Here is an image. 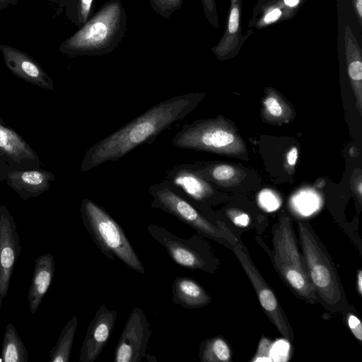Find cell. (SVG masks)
<instances>
[{"label":"cell","mask_w":362,"mask_h":362,"mask_svg":"<svg viewBox=\"0 0 362 362\" xmlns=\"http://www.w3.org/2000/svg\"><path fill=\"white\" fill-rule=\"evenodd\" d=\"M231 350L221 337L204 340L199 346V358L202 362H229Z\"/></svg>","instance_id":"cell-25"},{"label":"cell","mask_w":362,"mask_h":362,"mask_svg":"<svg viewBox=\"0 0 362 362\" xmlns=\"http://www.w3.org/2000/svg\"><path fill=\"white\" fill-rule=\"evenodd\" d=\"M242 0H230V11L226 32L218 44L212 48L219 59H226L238 48L240 42V18Z\"/></svg>","instance_id":"cell-22"},{"label":"cell","mask_w":362,"mask_h":362,"mask_svg":"<svg viewBox=\"0 0 362 362\" xmlns=\"http://www.w3.org/2000/svg\"><path fill=\"white\" fill-rule=\"evenodd\" d=\"M154 12L162 18L169 19L172 14L180 10L183 0H148Z\"/></svg>","instance_id":"cell-28"},{"label":"cell","mask_w":362,"mask_h":362,"mask_svg":"<svg viewBox=\"0 0 362 362\" xmlns=\"http://www.w3.org/2000/svg\"><path fill=\"white\" fill-rule=\"evenodd\" d=\"M117 316V311L102 305L91 320L82 344L80 362H94L106 346Z\"/></svg>","instance_id":"cell-12"},{"label":"cell","mask_w":362,"mask_h":362,"mask_svg":"<svg viewBox=\"0 0 362 362\" xmlns=\"http://www.w3.org/2000/svg\"><path fill=\"white\" fill-rule=\"evenodd\" d=\"M297 225L302 254L317 296L327 309L339 310L346 300L334 264L312 228L301 221Z\"/></svg>","instance_id":"cell-3"},{"label":"cell","mask_w":362,"mask_h":362,"mask_svg":"<svg viewBox=\"0 0 362 362\" xmlns=\"http://www.w3.org/2000/svg\"><path fill=\"white\" fill-rule=\"evenodd\" d=\"M1 360L4 362H28L29 354L18 332L12 323H8L4 334Z\"/></svg>","instance_id":"cell-23"},{"label":"cell","mask_w":362,"mask_h":362,"mask_svg":"<svg viewBox=\"0 0 362 362\" xmlns=\"http://www.w3.org/2000/svg\"><path fill=\"white\" fill-rule=\"evenodd\" d=\"M167 177L165 182L170 187L194 202H206L215 194L210 183L200 176L189 164L174 166L168 171Z\"/></svg>","instance_id":"cell-13"},{"label":"cell","mask_w":362,"mask_h":362,"mask_svg":"<svg viewBox=\"0 0 362 362\" xmlns=\"http://www.w3.org/2000/svg\"><path fill=\"white\" fill-rule=\"evenodd\" d=\"M151 237L162 245L177 265L205 272H213L215 260L204 239L197 235L181 238L163 226L151 223L146 228Z\"/></svg>","instance_id":"cell-8"},{"label":"cell","mask_w":362,"mask_h":362,"mask_svg":"<svg viewBox=\"0 0 362 362\" xmlns=\"http://www.w3.org/2000/svg\"><path fill=\"white\" fill-rule=\"evenodd\" d=\"M354 4L355 6L356 12L361 23L362 20V0H354Z\"/></svg>","instance_id":"cell-36"},{"label":"cell","mask_w":362,"mask_h":362,"mask_svg":"<svg viewBox=\"0 0 362 362\" xmlns=\"http://www.w3.org/2000/svg\"><path fill=\"white\" fill-rule=\"evenodd\" d=\"M0 124H3V122H2V120L0 118Z\"/></svg>","instance_id":"cell-41"},{"label":"cell","mask_w":362,"mask_h":362,"mask_svg":"<svg viewBox=\"0 0 362 362\" xmlns=\"http://www.w3.org/2000/svg\"><path fill=\"white\" fill-rule=\"evenodd\" d=\"M6 66L17 77L40 88L54 90L52 78L34 59L8 45H0Z\"/></svg>","instance_id":"cell-14"},{"label":"cell","mask_w":362,"mask_h":362,"mask_svg":"<svg viewBox=\"0 0 362 362\" xmlns=\"http://www.w3.org/2000/svg\"><path fill=\"white\" fill-rule=\"evenodd\" d=\"M3 176H4V173H2V166L0 163V179L2 180L3 178Z\"/></svg>","instance_id":"cell-40"},{"label":"cell","mask_w":362,"mask_h":362,"mask_svg":"<svg viewBox=\"0 0 362 362\" xmlns=\"http://www.w3.org/2000/svg\"><path fill=\"white\" fill-rule=\"evenodd\" d=\"M13 1H16V0H0V8L1 6H5L8 4H11L13 2Z\"/></svg>","instance_id":"cell-39"},{"label":"cell","mask_w":362,"mask_h":362,"mask_svg":"<svg viewBox=\"0 0 362 362\" xmlns=\"http://www.w3.org/2000/svg\"><path fill=\"white\" fill-rule=\"evenodd\" d=\"M356 288L357 291L360 296L362 295V271L358 270L356 279Z\"/></svg>","instance_id":"cell-37"},{"label":"cell","mask_w":362,"mask_h":362,"mask_svg":"<svg viewBox=\"0 0 362 362\" xmlns=\"http://www.w3.org/2000/svg\"><path fill=\"white\" fill-rule=\"evenodd\" d=\"M8 185L27 200L45 192L56 180L52 173L42 168L13 170L6 175Z\"/></svg>","instance_id":"cell-15"},{"label":"cell","mask_w":362,"mask_h":362,"mask_svg":"<svg viewBox=\"0 0 362 362\" xmlns=\"http://www.w3.org/2000/svg\"><path fill=\"white\" fill-rule=\"evenodd\" d=\"M55 270L54 257L45 253L35 259L31 284L28 293L29 310L34 315L49 290Z\"/></svg>","instance_id":"cell-16"},{"label":"cell","mask_w":362,"mask_h":362,"mask_svg":"<svg viewBox=\"0 0 362 362\" xmlns=\"http://www.w3.org/2000/svg\"><path fill=\"white\" fill-rule=\"evenodd\" d=\"M151 328L144 310L134 308L124 325L114 353L115 362L151 361L146 354Z\"/></svg>","instance_id":"cell-10"},{"label":"cell","mask_w":362,"mask_h":362,"mask_svg":"<svg viewBox=\"0 0 362 362\" xmlns=\"http://www.w3.org/2000/svg\"><path fill=\"white\" fill-rule=\"evenodd\" d=\"M286 5L293 7L296 6L298 3L299 0H284Z\"/></svg>","instance_id":"cell-38"},{"label":"cell","mask_w":362,"mask_h":362,"mask_svg":"<svg viewBox=\"0 0 362 362\" xmlns=\"http://www.w3.org/2000/svg\"><path fill=\"white\" fill-rule=\"evenodd\" d=\"M358 173L356 175V177L354 180L353 189L358 199V201L361 202L362 199V177L361 170L358 169Z\"/></svg>","instance_id":"cell-34"},{"label":"cell","mask_w":362,"mask_h":362,"mask_svg":"<svg viewBox=\"0 0 362 362\" xmlns=\"http://www.w3.org/2000/svg\"><path fill=\"white\" fill-rule=\"evenodd\" d=\"M127 26V15L122 2L109 0L61 44L59 50L74 57L108 54L122 42Z\"/></svg>","instance_id":"cell-2"},{"label":"cell","mask_w":362,"mask_h":362,"mask_svg":"<svg viewBox=\"0 0 362 362\" xmlns=\"http://www.w3.org/2000/svg\"><path fill=\"white\" fill-rule=\"evenodd\" d=\"M281 15V11L279 8H275L272 11L269 12L264 18V22L269 23L276 21Z\"/></svg>","instance_id":"cell-35"},{"label":"cell","mask_w":362,"mask_h":362,"mask_svg":"<svg viewBox=\"0 0 362 362\" xmlns=\"http://www.w3.org/2000/svg\"><path fill=\"white\" fill-rule=\"evenodd\" d=\"M320 204L318 194L311 190L299 192L291 200L293 210L303 216H309L315 212Z\"/></svg>","instance_id":"cell-27"},{"label":"cell","mask_w":362,"mask_h":362,"mask_svg":"<svg viewBox=\"0 0 362 362\" xmlns=\"http://www.w3.org/2000/svg\"><path fill=\"white\" fill-rule=\"evenodd\" d=\"M77 326L78 317L74 315L62 328L56 344L51 349L49 362L69 361Z\"/></svg>","instance_id":"cell-24"},{"label":"cell","mask_w":362,"mask_h":362,"mask_svg":"<svg viewBox=\"0 0 362 362\" xmlns=\"http://www.w3.org/2000/svg\"><path fill=\"white\" fill-rule=\"evenodd\" d=\"M95 0H63L67 18L78 28L92 16Z\"/></svg>","instance_id":"cell-26"},{"label":"cell","mask_w":362,"mask_h":362,"mask_svg":"<svg viewBox=\"0 0 362 362\" xmlns=\"http://www.w3.org/2000/svg\"><path fill=\"white\" fill-rule=\"evenodd\" d=\"M172 143L185 149L241 158L247 156L245 143L238 131L228 119L222 116L184 124L173 138Z\"/></svg>","instance_id":"cell-4"},{"label":"cell","mask_w":362,"mask_h":362,"mask_svg":"<svg viewBox=\"0 0 362 362\" xmlns=\"http://www.w3.org/2000/svg\"><path fill=\"white\" fill-rule=\"evenodd\" d=\"M0 153L18 164L40 165L35 151L16 132L0 124Z\"/></svg>","instance_id":"cell-17"},{"label":"cell","mask_w":362,"mask_h":362,"mask_svg":"<svg viewBox=\"0 0 362 362\" xmlns=\"http://www.w3.org/2000/svg\"><path fill=\"white\" fill-rule=\"evenodd\" d=\"M347 72L356 98V107L362 115V57L361 50L349 25L344 31Z\"/></svg>","instance_id":"cell-18"},{"label":"cell","mask_w":362,"mask_h":362,"mask_svg":"<svg viewBox=\"0 0 362 362\" xmlns=\"http://www.w3.org/2000/svg\"><path fill=\"white\" fill-rule=\"evenodd\" d=\"M201 1L208 21L214 28H218V18L216 0H201Z\"/></svg>","instance_id":"cell-30"},{"label":"cell","mask_w":362,"mask_h":362,"mask_svg":"<svg viewBox=\"0 0 362 362\" xmlns=\"http://www.w3.org/2000/svg\"><path fill=\"white\" fill-rule=\"evenodd\" d=\"M172 293L173 302L187 309L199 308L211 301V297L201 285L185 276H177L174 279Z\"/></svg>","instance_id":"cell-19"},{"label":"cell","mask_w":362,"mask_h":362,"mask_svg":"<svg viewBox=\"0 0 362 362\" xmlns=\"http://www.w3.org/2000/svg\"><path fill=\"white\" fill-rule=\"evenodd\" d=\"M262 115L266 122L281 125L291 122L296 113L280 93L272 88H267L262 98Z\"/></svg>","instance_id":"cell-20"},{"label":"cell","mask_w":362,"mask_h":362,"mask_svg":"<svg viewBox=\"0 0 362 362\" xmlns=\"http://www.w3.org/2000/svg\"><path fill=\"white\" fill-rule=\"evenodd\" d=\"M189 165L208 182L222 187L236 185L246 176L240 168L226 163H196Z\"/></svg>","instance_id":"cell-21"},{"label":"cell","mask_w":362,"mask_h":362,"mask_svg":"<svg viewBox=\"0 0 362 362\" xmlns=\"http://www.w3.org/2000/svg\"><path fill=\"white\" fill-rule=\"evenodd\" d=\"M149 193L153 198L151 207L170 214L202 235L219 242L225 241L232 245L236 243L235 238H230L225 230L214 226L165 182L151 185Z\"/></svg>","instance_id":"cell-7"},{"label":"cell","mask_w":362,"mask_h":362,"mask_svg":"<svg viewBox=\"0 0 362 362\" xmlns=\"http://www.w3.org/2000/svg\"><path fill=\"white\" fill-rule=\"evenodd\" d=\"M205 93H190L160 102L116 132L90 146L82 160L86 172L107 162L116 161L185 118L203 100Z\"/></svg>","instance_id":"cell-1"},{"label":"cell","mask_w":362,"mask_h":362,"mask_svg":"<svg viewBox=\"0 0 362 362\" xmlns=\"http://www.w3.org/2000/svg\"><path fill=\"white\" fill-rule=\"evenodd\" d=\"M258 203L261 208L267 211H274L279 208L281 204L280 197L269 189H262L258 195Z\"/></svg>","instance_id":"cell-29"},{"label":"cell","mask_w":362,"mask_h":362,"mask_svg":"<svg viewBox=\"0 0 362 362\" xmlns=\"http://www.w3.org/2000/svg\"><path fill=\"white\" fill-rule=\"evenodd\" d=\"M227 216L236 226L245 227L250 223L249 216L237 209H228L226 211Z\"/></svg>","instance_id":"cell-31"},{"label":"cell","mask_w":362,"mask_h":362,"mask_svg":"<svg viewBox=\"0 0 362 362\" xmlns=\"http://www.w3.org/2000/svg\"><path fill=\"white\" fill-rule=\"evenodd\" d=\"M21 247L17 226L6 206L0 205V308L7 296Z\"/></svg>","instance_id":"cell-11"},{"label":"cell","mask_w":362,"mask_h":362,"mask_svg":"<svg viewBox=\"0 0 362 362\" xmlns=\"http://www.w3.org/2000/svg\"><path fill=\"white\" fill-rule=\"evenodd\" d=\"M273 262L288 286L299 298L315 303L319 298L310 281L291 219L283 216L273 230Z\"/></svg>","instance_id":"cell-6"},{"label":"cell","mask_w":362,"mask_h":362,"mask_svg":"<svg viewBox=\"0 0 362 362\" xmlns=\"http://www.w3.org/2000/svg\"><path fill=\"white\" fill-rule=\"evenodd\" d=\"M233 251L250 279L264 313L285 339L293 341V330L277 297L257 269L246 248L236 243L233 245Z\"/></svg>","instance_id":"cell-9"},{"label":"cell","mask_w":362,"mask_h":362,"mask_svg":"<svg viewBox=\"0 0 362 362\" xmlns=\"http://www.w3.org/2000/svg\"><path fill=\"white\" fill-rule=\"evenodd\" d=\"M298 156V150L296 146L291 147L286 154L284 169L288 174L292 175Z\"/></svg>","instance_id":"cell-32"},{"label":"cell","mask_w":362,"mask_h":362,"mask_svg":"<svg viewBox=\"0 0 362 362\" xmlns=\"http://www.w3.org/2000/svg\"><path fill=\"white\" fill-rule=\"evenodd\" d=\"M348 325L356 339L362 341V325L359 319L353 314L349 313L347 315Z\"/></svg>","instance_id":"cell-33"},{"label":"cell","mask_w":362,"mask_h":362,"mask_svg":"<svg viewBox=\"0 0 362 362\" xmlns=\"http://www.w3.org/2000/svg\"><path fill=\"white\" fill-rule=\"evenodd\" d=\"M82 222L92 240L108 259H119L132 269L145 274V268L119 224L100 206L83 199L81 204Z\"/></svg>","instance_id":"cell-5"}]
</instances>
